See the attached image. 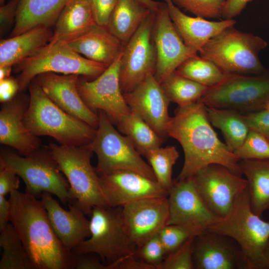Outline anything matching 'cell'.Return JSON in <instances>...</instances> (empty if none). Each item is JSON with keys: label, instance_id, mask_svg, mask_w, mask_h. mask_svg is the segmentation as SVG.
<instances>
[{"label": "cell", "instance_id": "6da1fadb", "mask_svg": "<svg viewBox=\"0 0 269 269\" xmlns=\"http://www.w3.org/2000/svg\"><path fill=\"white\" fill-rule=\"evenodd\" d=\"M174 114L167 133L179 142L184 153V164L176 180L192 178L200 169L212 164L222 165L233 173L242 175L240 158L220 140L202 102L178 106Z\"/></svg>", "mask_w": 269, "mask_h": 269}, {"label": "cell", "instance_id": "7a4b0ae2", "mask_svg": "<svg viewBox=\"0 0 269 269\" xmlns=\"http://www.w3.org/2000/svg\"><path fill=\"white\" fill-rule=\"evenodd\" d=\"M9 222L19 235L35 269H75V256L54 232L41 200L26 192L10 193Z\"/></svg>", "mask_w": 269, "mask_h": 269}, {"label": "cell", "instance_id": "3957f363", "mask_svg": "<svg viewBox=\"0 0 269 269\" xmlns=\"http://www.w3.org/2000/svg\"><path fill=\"white\" fill-rule=\"evenodd\" d=\"M28 88L29 102L23 120L32 134L37 137L50 136L60 144L69 146L87 145L92 141L97 129L58 106L34 79Z\"/></svg>", "mask_w": 269, "mask_h": 269}, {"label": "cell", "instance_id": "277c9868", "mask_svg": "<svg viewBox=\"0 0 269 269\" xmlns=\"http://www.w3.org/2000/svg\"><path fill=\"white\" fill-rule=\"evenodd\" d=\"M206 230L233 239L251 269H269L265 256L269 242V222L252 211L248 187L237 198L229 213Z\"/></svg>", "mask_w": 269, "mask_h": 269}, {"label": "cell", "instance_id": "5b68a950", "mask_svg": "<svg viewBox=\"0 0 269 269\" xmlns=\"http://www.w3.org/2000/svg\"><path fill=\"white\" fill-rule=\"evenodd\" d=\"M267 46L262 37L232 26L209 40L199 53L225 73L256 75L266 70L259 54Z\"/></svg>", "mask_w": 269, "mask_h": 269}, {"label": "cell", "instance_id": "8992f818", "mask_svg": "<svg viewBox=\"0 0 269 269\" xmlns=\"http://www.w3.org/2000/svg\"><path fill=\"white\" fill-rule=\"evenodd\" d=\"M0 166L13 170L23 180L25 192L37 198L43 193L48 192L55 195L64 205L73 202L69 183L48 146L22 156L1 151Z\"/></svg>", "mask_w": 269, "mask_h": 269}, {"label": "cell", "instance_id": "52a82bcc", "mask_svg": "<svg viewBox=\"0 0 269 269\" xmlns=\"http://www.w3.org/2000/svg\"><path fill=\"white\" fill-rule=\"evenodd\" d=\"M48 146L69 183L72 203L87 216H90L95 206H109L100 187L99 175L91 164L94 152L87 144L69 146L50 143Z\"/></svg>", "mask_w": 269, "mask_h": 269}, {"label": "cell", "instance_id": "ba28073f", "mask_svg": "<svg viewBox=\"0 0 269 269\" xmlns=\"http://www.w3.org/2000/svg\"><path fill=\"white\" fill-rule=\"evenodd\" d=\"M108 66L90 60L73 50L66 41L50 40L30 56L15 65L19 91L28 87L43 73L75 74L96 78Z\"/></svg>", "mask_w": 269, "mask_h": 269}, {"label": "cell", "instance_id": "9c48e42d", "mask_svg": "<svg viewBox=\"0 0 269 269\" xmlns=\"http://www.w3.org/2000/svg\"><path fill=\"white\" fill-rule=\"evenodd\" d=\"M90 216V238L76 247L73 254H95L112 264L134 253L136 249L123 225L122 207L95 206Z\"/></svg>", "mask_w": 269, "mask_h": 269}, {"label": "cell", "instance_id": "30bf717a", "mask_svg": "<svg viewBox=\"0 0 269 269\" xmlns=\"http://www.w3.org/2000/svg\"><path fill=\"white\" fill-rule=\"evenodd\" d=\"M98 115L95 136L87 144L97 155L98 161L95 168L98 175L130 170L156 180L150 166L142 158L128 138L115 129L105 112L99 111Z\"/></svg>", "mask_w": 269, "mask_h": 269}, {"label": "cell", "instance_id": "8fae6325", "mask_svg": "<svg viewBox=\"0 0 269 269\" xmlns=\"http://www.w3.org/2000/svg\"><path fill=\"white\" fill-rule=\"evenodd\" d=\"M199 101L207 107L243 114L264 109L269 101V70L256 75L226 73L221 82L207 89Z\"/></svg>", "mask_w": 269, "mask_h": 269}, {"label": "cell", "instance_id": "7c38bea8", "mask_svg": "<svg viewBox=\"0 0 269 269\" xmlns=\"http://www.w3.org/2000/svg\"><path fill=\"white\" fill-rule=\"evenodd\" d=\"M155 12L151 11L124 45L121 58L120 86L123 94L134 90L154 74L156 54L152 39Z\"/></svg>", "mask_w": 269, "mask_h": 269}, {"label": "cell", "instance_id": "4fadbf2b", "mask_svg": "<svg viewBox=\"0 0 269 269\" xmlns=\"http://www.w3.org/2000/svg\"><path fill=\"white\" fill-rule=\"evenodd\" d=\"M192 180L207 208L219 219L229 213L237 198L248 187L246 179L218 164L202 168Z\"/></svg>", "mask_w": 269, "mask_h": 269}, {"label": "cell", "instance_id": "5bb4252c", "mask_svg": "<svg viewBox=\"0 0 269 269\" xmlns=\"http://www.w3.org/2000/svg\"><path fill=\"white\" fill-rule=\"evenodd\" d=\"M122 53L98 77L90 81L79 78L77 83L78 92L89 109L96 113L103 111L115 125L131 111L120 86Z\"/></svg>", "mask_w": 269, "mask_h": 269}, {"label": "cell", "instance_id": "9a60e30c", "mask_svg": "<svg viewBox=\"0 0 269 269\" xmlns=\"http://www.w3.org/2000/svg\"><path fill=\"white\" fill-rule=\"evenodd\" d=\"M152 35L156 54L154 76L159 84L184 61L197 55L184 43L170 18L165 2L155 12Z\"/></svg>", "mask_w": 269, "mask_h": 269}, {"label": "cell", "instance_id": "2e32d148", "mask_svg": "<svg viewBox=\"0 0 269 269\" xmlns=\"http://www.w3.org/2000/svg\"><path fill=\"white\" fill-rule=\"evenodd\" d=\"M167 225H177L204 231L220 219L207 208L192 178L173 180L167 196Z\"/></svg>", "mask_w": 269, "mask_h": 269}, {"label": "cell", "instance_id": "e0dca14e", "mask_svg": "<svg viewBox=\"0 0 269 269\" xmlns=\"http://www.w3.org/2000/svg\"><path fill=\"white\" fill-rule=\"evenodd\" d=\"M168 216L167 197L144 198L122 207L124 226L135 249L166 225Z\"/></svg>", "mask_w": 269, "mask_h": 269}, {"label": "cell", "instance_id": "ac0fdd59", "mask_svg": "<svg viewBox=\"0 0 269 269\" xmlns=\"http://www.w3.org/2000/svg\"><path fill=\"white\" fill-rule=\"evenodd\" d=\"M193 261L194 269H251L233 239L207 230L194 238Z\"/></svg>", "mask_w": 269, "mask_h": 269}, {"label": "cell", "instance_id": "d6986e66", "mask_svg": "<svg viewBox=\"0 0 269 269\" xmlns=\"http://www.w3.org/2000/svg\"><path fill=\"white\" fill-rule=\"evenodd\" d=\"M99 180L107 202L112 207H122L147 198L167 197L169 192L157 180L130 170L99 176Z\"/></svg>", "mask_w": 269, "mask_h": 269}, {"label": "cell", "instance_id": "ffe728a7", "mask_svg": "<svg viewBox=\"0 0 269 269\" xmlns=\"http://www.w3.org/2000/svg\"><path fill=\"white\" fill-rule=\"evenodd\" d=\"M123 95L131 111L139 115L164 140L168 137L167 130L171 117L168 108L170 102L153 74Z\"/></svg>", "mask_w": 269, "mask_h": 269}, {"label": "cell", "instance_id": "44dd1931", "mask_svg": "<svg viewBox=\"0 0 269 269\" xmlns=\"http://www.w3.org/2000/svg\"><path fill=\"white\" fill-rule=\"evenodd\" d=\"M79 75L43 73L34 79L46 95L72 116L97 129L99 115L92 111L81 98L77 88Z\"/></svg>", "mask_w": 269, "mask_h": 269}, {"label": "cell", "instance_id": "7402d4cb", "mask_svg": "<svg viewBox=\"0 0 269 269\" xmlns=\"http://www.w3.org/2000/svg\"><path fill=\"white\" fill-rule=\"evenodd\" d=\"M40 198L52 228L66 249L72 252L90 237V220L79 207L69 204L66 210L48 192L43 193Z\"/></svg>", "mask_w": 269, "mask_h": 269}, {"label": "cell", "instance_id": "603a6c76", "mask_svg": "<svg viewBox=\"0 0 269 269\" xmlns=\"http://www.w3.org/2000/svg\"><path fill=\"white\" fill-rule=\"evenodd\" d=\"M29 98L15 96L2 103L0 111V142L12 147L22 155H26L40 147L38 137L26 127L24 117Z\"/></svg>", "mask_w": 269, "mask_h": 269}, {"label": "cell", "instance_id": "cb8c5ba5", "mask_svg": "<svg viewBox=\"0 0 269 269\" xmlns=\"http://www.w3.org/2000/svg\"><path fill=\"white\" fill-rule=\"evenodd\" d=\"M164 2L170 18L184 43L196 53L199 52L212 38L236 23L234 19L215 21L200 16H190L171 1L165 0Z\"/></svg>", "mask_w": 269, "mask_h": 269}, {"label": "cell", "instance_id": "d4e9b609", "mask_svg": "<svg viewBox=\"0 0 269 269\" xmlns=\"http://www.w3.org/2000/svg\"><path fill=\"white\" fill-rule=\"evenodd\" d=\"M66 42L79 54L108 66L119 57L124 47L107 27L96 23L86 31Z\"/></svg>", "mask_w": 269, "mask_h": 269}, {"label": "cell", "instance_id": "484cf974", "mask_svg": "<svg viewBox=\"0 0 269 269\" xmlns=\"http://www.w3.org/2000/svg\"><path fill=\"white\" fill-rule=\"evenodd\" d=\"M70 0H19L11 37L56 21Z\"/></svg>", "mask_w": 269, "mask_h": 269}, {"label": "cell", "instance_id": "4316f807", "mask_svg": "<svg viewBox=\"0 0 269 269\" xmlns=\"http://www.w3.org/2000/svg\"><path fill=\"white\" fill-rule=\"evenodd\" d=\"M53 34L48 26H39L0 41V67L15 65L47 44Z\"/></svg>", "mask_w": 269, "mask_h": 269}, {"label": "cell", "instance_id": "83f0119b", "mask_svg": "<svg viewBox=\"0 0 269 269\" xmlns=\"http://www.w3.org/2000/svg\"><path fill=\"white\" fill-rule=\"evenodd\" d=\"M96 23L91 0H70L59 15L50 40L66 41Z\"/></svg>", "mask_w": 269, "mask_h": 269}, {"label": "cell", "instance_id": "f1b7e54d", "mask_svg": "<svg viewBox=\"0 0 269 269\" xmlns=\"http://www.w3.org/2000/svg\"><path fill=\"white\" fill-rule=\"evenodd\" d=\"M239 166L248 182L251 209L261 216L269 210V159H241Z\"/></svg>", "mask_w": 269, "mask_h": 269}, {"label": "cell", "instance_id": "f546056e", "mask_svg": "<svg viewBox=\"0 0 269 269\" xmlns=\"http://www.w3.org/2000/svg\"><path fill=\"white\" fill-rule=\"evenodd\" d=\"M151 11L137 0H118L107 27L125 45Z\"/></svg>", "mask_w": 269, "mask_h": 269}, {"label": "cell", "instance_id": "4dcf8cb0", "mask_svg": "<svg viewBox=\"0 0 269 269\" xmlns=\"http://www.w3.org/2000/svg\"><path fill=\"white\" fill-rule=\"evenodd\" d=\"M206 107L211 124L221 130L225 144L234 152L243 144L250 131L243 114L233 110Z\"/></svg>", "mask_w": 269, "mask_h": 269}, {"label": "cell", "instance_id": "1f68e13d", "mask_svg": "<svg viewBox=\"0 0 269 269\" xmlns=\"http://www.w3.org/2000/svg\"><path fill=\"white\" fill-rule=\"evenodd\" d=\"M139 154L145 157L150 150L161 146L164 140L136 113L131 111L116 124Z\"/></svg>", "mask_w": 269, "mask_h": 269}, {"label": "cell", "instance_id": "d6a6232c", "mask_svg": "<svg viewBox=\"0 0 269 269\" xmlns=\"http://www.w3.org/2000/svg\"><path fill=\"white\" fill-rule=\"evenodd\" d=\"M0 231V246L3 250L0 269H35L12 224L9 222Z\"/></svg>", "mask_w": 269, "mask_h": 269}, {"label": "cell", "instance_id": "836d02e7", "mask_svg": "<svg viewBox=\"0 0 269 269\" xmlns=\"http://www.w3.org/2000/svg\"><path fill=\"white\" fill-rule=\"evenodd\" d=\"M170 102L183 107L199 100L208 87L182 76L174 71L160 84Z\"/></svg>", "mask_w": 269, "mask_h": 269}, {"label": "cell", "instance_id": "e575fe53", "mask_svg": "<svg viewBox=\"0 0 269 269\" xmlns=\"http://www.w3.org/2000/svg\"><path fill=\"white\" fill-rule=\"evenodd\" d=\"M175 71L180 75L208 88L221 82L226 75L213 62L198 55L186 59Z\"/></svg>", "mask_w": 269, "mask_h": 269}, {"label": "cell", "instance_id": "d590c367", "mask_svg": "<svg viewBox=\"0 0 269 269\" xmlns=\"http://www.w3.org/2000/svg\"><path fill=\"white\" fill-rule=\"evenodd\" d=\"M179 156L174 146H160L150 150L145 156L157 181L168 191L173 182L172 167Z\"/></svg>", "mask_w": 269, "mask_h": 269}, {"label": "cell", "instance_id": "8d00e7d4", "mask_svg": "<svg viewBox=\"0 0 269 269\" xmlns=\"http://www.w3.org/2000/svg\"><path fill=\"white\" fill-rule=\"evenodd\" d=\"M234 153L240 159H269V140L264 134L250 130L243 144Z\"/></svg>", "mask_w": 269, "mask_h": 269}, {"label": "cell", "instance_id": "74e56055", "mask_svg": "<svg viewBox=\"0 0 269 269\" xmlns=\"http://www.w3.org/2000/svg\"><path fill=\"white\" fill-rule=\"evenodd\" d=\"M203 231L184 226L166 225L158 232L157 235L166 256L176 250L188 239Z\"/></svg>", "mask_w": 269, "mask_h": 269}, {"label": "cell", "instance_id": "f35d334b", "mask_svg": "<svg viewBox=\"0 0 269 269\" xmlns=\"http://www.w3.org/2000/svg\"><path fill=\"white\" fill-rule=\"evenodd\" d=\"M165 0H164V1ZM179 8L205 18L222 17L226 0H169Z\"/></svg>", "mask_w": 269, "mask_h": 269}, {"label": "cell", "instance_id": "ab89813d", "mask_svg": "<svg viewBox=\"0 0 269 269\" xmlns=\"http://www.w3.org/2000/svg\"><path fill=\"white\" fill-rule=\"evenodd\" d=\"M195 236L190 238L176 250L167 255L157 269H194L193 243Z\"/></svg>", "mask_w": 269, "mask_h": 269}, {"label": "cell", "instance_id": "60d3db41", "mask_svg": "<svg viewBox=\"0 0 269 269\" xmlns=\"http://www.w3.org/2000/svg\"><path fill=\"white\" fill-rule=\"evenodd\" d=\"M134 256L136 259L157 269L166 257L163 246L157 233L153 235L140 247L136 249Z\"/></svg>", "mask_w": 269, "mask_h": 269}, {"label": "cell", "instance_id": "b9f144b4", "mask_svg": "<svg viewBox=\"0 0 269 269\" xmlns=\"http://www.w3.org/2000/svg\"><path fill=\"white\" fill-rule=\"evenodd\" d=\"M250 129L259 132L266 136H269V110H261L243 114Z\"/></svg>", "mask_w": 269, "mask_h": 269}, {"label": "cell", "instance_id": "7bdbcfd3", "mask_svg": "<svg viewBox=\"0 0 269 269\" xmlns=\"http://www.w3.org/2000/svg\"><path fill=\"white\" fill-rule=\"evenodd\" d=\"M118 0H91L96 23L107 26Z\"/></svg>", "mask_w": 269, "mask_h": 269}, {"label": "cell", "instance_id": "ee69618b", "mask_svg": "<svg viewBox=\"0 0 269 269\" xmlns=\"http://www.w3.org/2000/svg\"><path fill=\"white\" fill-rule=\"evenodd\" d=\"M18 176L11 168L0 166V195L5 196L19 187Z\"/></svg>", "mask_w": 269, "mask_h": 269}, {"label": "cell", "instance_id": "f6af8a7d", "mask_svg": "<svg viewBox=\"0 0 269 269\" xmlns=\"http://www.w3.org/2000/svg\"><path fill=\"white\" fill-rule=\"evenodd\" d=\"M92 254L76 255L75 256V269H114L113 264L102 263Z\"/></svg>", "mask_w": 269, "mask_h": 269}, {"label": "cell", "instance_id": "bcb514c9", "mask_svg": "<svg viewBox=\"0 0 269 269\" xmlns=\"http://www.w3.org/2000/svg\"><path fill=\"white\" fill-rule=\"evenodd\" d=\"M19 0H9L0 7V30L2 33L15 21Z\"/></svg>", "mask_w": 269, "mask_h": 269}, {"label": "cell", "instance_id": "7dc6e473", "mask_svg": "<svg viewBox=\"0 0 269 269\" xmlns=\"http://www.w3.org/2000/svg\"><path fill=\"white\" fill-rule=\"evenodd\" d=\"M252 0H226L222 9V18L233 19L239 15Z\"/></svg>", "mask_w": 269, "mask_h": 269}, {"label": "cell", "instance_id": "c3c4849f", "mask_svg": "<svg viewBox=\"0 0 269 269\" xmlns=\"http://www.w3.org/2000/svg\"><path fill=\"white\" fill-rule=\"evenodd\" d=\"M19 91V85L17 79L9 77L0 81V101L6 102L15 96Z\"/></svg>", "mask_w": 269, "mask_h": 269}, {"label": "cell", "instance_id": "681fc988", "mask_svg": "<svg viewBox=\"0 0 269 269\" xmlns=\"http://www.w3.org/2000/svg\"><path fill=\"white\" fill-rule=\"evenodd\" d=\"M116 269H155V268L152 266L136 259L134 253L125 257L119 261Z\"/></svg>", "mask_w": 269, "mask_h": 269}, {"label": "cell", "instance_id": "f907efd6", "mask_svg": "<svg viewBox=\"0 0 269 269\" xmlns=\"http://www.w3.org/2000/svg\"><path fill=\"white\" fill-rule=\"evenodd\" d=\"M10 203L5 196L0 195V229L9 223Z\"/></svg>", "mask_w": 269, "mask_h": 269}, {"label": "cell", "instance_id": "816d5d0a", "mask_svg": "<svg viewBox=\"0 0 269 269\" xmlns=\"http://www.w3.org/2000/svg\"><path fill=\"white\" fill-rule=\"evenodd\" d=\"M146 7L152 11H157L161 6L163 2H159L153 0H137Z\"/></svg>", "mask_w": 269, "mask_h": 269}, {"label": "cell", "instance_id": "f5cc1de1", "mask_svg": "<svg viewBox=\"0 0 269 269\" xmlns=\"http://www.w3.org/2000/svg\"><path fill=\"white\" fill-rule=\"evenodd\" d=\"M11 69L12 66H10L0 67V81L10 77Z\"/></svg>", "mask_w": 269, "mask_h": 269}, {"label": "cell", "instance_id": "db71d44e", "mask_svg": "<svg viewBox=\"0 0 269 269\" xmlns=\"http://www.w3.org/2000/svg\"><path fill=\"white\" fill-rule=\"evenodd\" d=\"M265 256L268 263H269V242L266 249Z\"/></svg>", "mask_w": 269, "mask_h": 269}, {"label": "cell", "instance_id": "11a10c76", "mask_svg": "<svg viewBox=\"0 0 269 269\" xmlns=\"http://www.w3.org/2000/svg\"><path fill=\"white\" fill-rule=\"evenodd\" d=\"M265 109H267L269 110V101L268 102V103L266 105Z\"/></svg>", "mask_w": 269, "mask_h": 269}, {"label": "cell", "instance_id": "9f6ffc18", "mask_svg": "<svg viewBox=\"0 0 269 269\" xmlns=\"http://www.w3.org/2000/svg\"><path fill=\"white\" fill-rule=\"evenodd\" d=\"M5 0H0V5L3 4L4 3V1Z\"/></svg>", "mask_w": 269, "mask_h": 269}, {"label": "cell", "instance_id": "6f0895ef", "mask_svg": "<svg viewBox=\"0 0 269 269\" xmlns=\"http://www.w3.org/2000/svg\"><path fill=\"white\" fill-rule=\"evenodd\" d=\"M266 137L269 140V136H266Z\"/></svg>", "mask_w": 269, "mask_h": 269}]
</instances>
